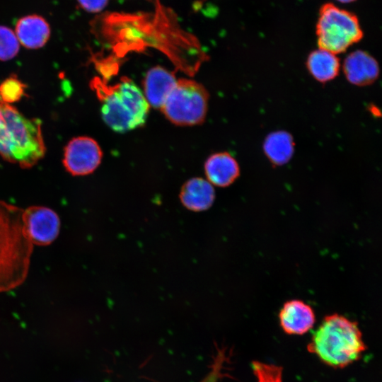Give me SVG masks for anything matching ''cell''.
I'll return each mask as SVG.
<instances>
[{
  "label": "cell",
  "mask_w": 382,
  "mask_h": 382,
  "mask_svg": "<svg viewBox=\"0 0 382 382\" xmlns=\"http://www.w3.org/2000/svg\"><path fill=\"white\" fill-rule=\"evenodd\" d=\"M45 152L41 121L24 117L0 100V155L21 167L30 168Z\"/></svg>",
  "instance_id": "cell-2"
},
{
  "label": "cell",
  "mask_w": 382,
  "mask_h": 382,
  "mask_svg": "<svg viewBox=\"0 0 382 382\" xmlns=\"http://www.w3.org/2000/svg\"><path fill=\"white\" fill-rule=\"evenodd\" d=\"M108 0H77L80 6L90 13H98L107 5Z\"/></svg>",
  "instance_id": "cell-19"
},
{
  "label": "cell",
  "mask_w": 382,
  "mask_h": 382,
  "mask_svg": "<svg viewBox=\"0 0 382 382\" xmlns=\"http://www.w3.org/2000/svg\"><path fill=\"white\" fill-rule=\"evenodd\" d=\"M23 230L32 245H47L58 236L60 220L51 209L42 206H31L23 209Z\"/></svg>",
  "instance_id": "cell-7"
},
{
  "label": "cell",
  "mask_w": 382,
  "mask_h": 382,
  "mask_svg": "<svg viewBox=\"0 0 382 382\" xmlns=\"http://www.w3.org/2000/svg\"><path fill=\"white\" fill-rule=\"evenodd\" d=\"M177 81L171 71L162 66L151 68L146 72L143 83L144 95L149 106L161 109Z\"/></svg>",
  "instance_id": "cell-10"
},
{
  "label": "cell",
  "mask_w": 382,
  "mask_h": 382,
  "mask_svg": "<svg viewBox=\"0 0 382 382\" xmlns=\"http://www.w3.org/2000/svg\"><path fill=\"white\" fill-rule=\"evenodd\" d=\"M279 318L282 328L289 335L305 334L316 322L313 308L298 299L285 302L279 311Z\"/></svg>",
  "instance_id": "cell-9"
},
{
  "label": "cell",
  "mask_w": 382,
  "mask_h": 382,
  "mask_svg": "<svg viewBox=\"0 0 382 382\" xmlns=\"http://www.w3.org/2000/svg\"><path fill=\"white\" fill-rule=\"evenodd\" d=\"M19 49V41L15 33L6 26L0 25V60L13 59Z\"/></svg>",
  "instance_id": "cell-17"
},
{
  "label": "cell",
  "mask_w": 382,
  "mask_h": 382,
  "mask_svg": "<svg viewBox=\"0 0 382 382\" xmlns=\"http://www.w3.org/2000/svg\"><path fill=\"white\" fill-rule=\"evenodd\" d=\"M306 66L310 74L316 81L325 83L338 75L340 62L335 54L319 48L309 54Z\"/></svg>",
  "instance_id": "cell-15"
},
{
  "label": "cell",
  "mask_w": 382,
  "mask_h": 382,
  "mask_svg": "<svg viewBox=\"0 0 382 382\" xmlns=\"http://www.w3.org/2000/svg\"><path fill=\"white\" fill-rule=\"evenodd\" d=\"M103 92L101 117L111 129L125 133L145 124L150 106L132 80L123 76L119 83Z\"/></svg>",
  "instance_id": "cell-4"
},
{
  "label": "cell",
  "mask_w": 382,
  "mask_h": 382,
  "mask_svg": "<svg viewBox=\"0 0 382 382\" xmlns=\"http://www.w3.org/2000/svg\"><path fill=\"white\" fill-rule=\"evenodd\" d=\"M215 192L213 185L207 180L194 178L182 187L180 198L183 204L190 210L201 212L213 204Z\"/></svg>",
  "instance_id": "cell-14"
},
{
  "label": "cell",
  "mask_w": 382,
  "mask_h": 382,
  "mask_svg": "<svg viewBox=\"0 0 382 382\" xmlns=\"http://www.w3.org/2000/svg\"><path fill=\"white\" fill-rule=\"evenodd\" d=\"M15 34L21 44L28 49L43 47L50 36L47 21L36 14L21 18L16 24Z\"/></svg>",
  "instance_id": "cell-12"
},
{
  "label": "cell",
  "mask_w": 382,
  "mask_h": 382,
  "mask_svg": "<svg viewBox=\"0 0 382 382\" xmlns=\"http://www.w3.org/2000/svg\"><path fill=\"white\" fill-rule=\"evenodd\" d=\"M316 35L319 48L337 54L361 40L363 31L354 13L327 3L320 8Z\"/></svg>",
  "instance_id": "cell-5"
},
{
  "label": "cell",
  "mask_w": 382,
  "mask_h": 382,
  "mask_svg": "<svg viewBox=\"0 0 382 382\" xmlns=\"http://www.w3.org/2000/svg\"><path fill=\"white\" fill-rule=\"evenodd\" d=\"M307 349L324 364L344 368L361 357L366 345L357 323L334 313L323 318Z\"/></svg>",
  "instance_id": "cell-1"
},
{
  "label": "cell",
  "mask_w": 382,
  "mask_h": 382,
  "mask_svg": "<svg viewBox=\"0 0 382 382\" xmlns=\"http://www.w3.org/2000/svg\"><path fill=\"white\" fill-rule=\"evenodd\" d=\"M25 85L15 77H10L0 85V100L7 104L16 102L25 93Z\"/></svg>",
  "instance_id": "cell-18"
},
{
  "label": "cell",
  "mask_w": 382,
  "mask_h": 382,
  "mask_svg": "<svg viewBox=\"0 0 382 382\" xmlns=\"http://www.w3.org/2000/svg\"><path fill=\"white\" fill-rule=\"evenodd\" d=\"M207 180L218 187H227L240 175L236 160L228 152H219L211 155L204 164Z\"/></svg>",
  "instance_id": "cell-13"
},
{
  "label": "cell",
  "mask_w": 382,
  "mask_h": 382,
  "mask_svg": "<svg viewBox=\"0 0 382 382\" xmlns=\"http://www.w3.org/2000/svg\"><path fill=\"white\" fill-rule=\"evenodd\" d=\"M343 70L347 81L359 86L372 83L379 75L377 61L362 50L354 51L347 56L343 63Z\"/></svg>",
  "instance_id": "cell-11"
},
{
  "label": "cell",
  "mask_w": 382,
  "mask_h": 382,
  "mask_svg": "<svg viewBox=\"0 0 382 382\" xmlns=\"http://www.w3.org/2000/svg\"><path fill=\"white\" fill-rule=\"evenodd\" d=\"M22 212L0 202V291L21 284L28 270L33 245L23 232Z\"/></svg>",
  "instance_id": "cell-3"
},
{
  "label": "cell",
  "mask_w": 382,
  "mask_h": 382,
  "mask_svg": "<svg viewBox=\"0 0 382 382\" xmlns=\"http://www.w3.org/2000/svg\"><path fill=\"white\" fill-rule=\"evenodd\" d=\"M340 2H342V3H350V2H352L355 0H337Z\"/></svg>",
  "instance_id": "cell-20"
},
{
  "label": "cell",
  "mask_w": 382,
  "mask_h": 382,
  "mask_svg": "<svg viewBox=\"0 0 382 382\" xmlns=\"http://www.w3.org/2000/svg\"><path fill=\"white\" fill-rule=\"evenodd\" d=\"M102 156V150L93 139L79 137L71 139L65 147L63 163L71 175H85L98 168Z\"/></svg>",
  "instance_id": "cell-8"
},
{
  "label": "cell",
  "mask_w": 382,
  "mask_h": 382,
  "mask_svg": "<svg viewBox=\"0 0 382 382\" xmlns=\"http://www.w3.org/2000/svg\"><path fill=\"white\" fill-rule=\"evenodd\" d=\"M209 93L199 83L180 79L161 108L166 118L179 126L200 125L207 112Z\"/></svg>",
  "instance_id": "cell-6"
},
{
  "label": "cell",
  "mask_w": 382,
  "mask_h": 382,
  "mask_svg": "<svg viewBox=\"0 0 382 382\" xmlns=\"http://www.w3.org/2000/svg\"><path fill=\"white\" fill-rule=\"evenodd\" d=\"M263 150L272 163L282 166L289 162L293 156V137L289 132L282 130L270 133L264 141Z\"/></svg>",
  "instance_id": "cell-16"
}]
</instances>
